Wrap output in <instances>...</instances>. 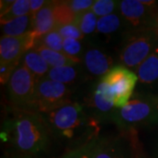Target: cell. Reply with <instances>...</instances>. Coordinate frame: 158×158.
<instances>
[{"mask_svg":"<svg viewBox=\"0 0 158 158\" xmlns=\"http://www.w3.org/2000/svg\"><path fill=\"white\" fill-rule=\"evenodd\" d=\"M0 139L9 151L36 157L48 151L54 142L41 113L6 107Z\"/></svg>","mask_w":158,"mask_h":158,"instance_id":"obj_1","label":"cell"},{"mask_svg":"<svg viewBox=\"0 0 158 158\" xmlns=\"http://www.w3.org/2000/svg\"><path fill=\"white\" fill-rule=\"evenodd\" d=\"M41 115L48 126L54 141L67 148V151L85 146L100 135L101 124L78 100Z\"/></svg>","mask_w":158,"mask_h":158,"instance_id":"obj_2","label":"cell"},{"mask_svg":"<svg viewBox=\"0 0 158 158\" xmlns=\"http://www.w3.org/2000/svg\"><path fill=\"white\" fill-rule=\"evenodd\" d=\"M112 123L119 132L158 128V94L135 90L127 106L117 109Z\"/></svg>","mask_w":158,"mask_h":158,"instance_id":"obj_3","label":"cell"},{"mask_svg":"<svg viewBox=\"0 0 158 158\" xmlns=\"http://www.w3.org/2000/svg\"><path fill=\"white\" fill-rule=\"evenodd\" d=\"M158 41V30L127 31L116 48L118 64L135 72Z\"/></svg>","mask_w":158,"mask_h":158,"instance_id":"obj_4","label":"cell"},{"mask_svg":"<svg viewBox=\"0 0 158 158\" xmlns=\"http://www.w3.org/2000/svg\"><path fill=\"white\" fill-rule=\"evenodd\" d=\"M6 86L7 107L25 110H34L36 79L21 62L11 75Z\"/></svg>","mask_w":158,"mask_h":158,"instance_id":"obj_5","label":"cell"},{"mask_svg":"<svg viewBox=\"0 0 158 158\" xmlns=\"http://www.w3.org/2000/svg\"><path fill=\"white\" fill-rule=\"evenodd\" d=\"M118 12L128 31L158 30V2L156 1H119Z\"/></svg>","mask_w":158,"mask_h":158,"instance_id":"obj_6","label":"cell"},{"mask_svg":"<svg viewBox=\"0 0 158 158\" xmlns=\"http://www.w3.org/2000/svg\"><path fill=\"white\" fill-rule=\"evenodd\" d=\"M100 79L107 96L117 109L127 106L138 85L137 74L121 64L115 65Z\"/></svg>","mask_w":158,"mask_h":158,"instance_id":"obj_7","label":"cell"},{"mask_svg":"<svg viewBox=\"0 0 158 158\" xmlns=\"http://www.w3.org/2000/svg\"><path fill=\"white\" fill-rule=\"evenodd\" d=\"M141 143L137 132L100 135L92 158H137Z\"/></svg>","mask_w":158,"mask_h":158,"instance_id":"obj_8","label":"cell"},{"mask_svg":"<svg viewBox=\"0 0 158 158\" xmlns=\"http://www.w3.org/2000/svg\"><path fill=\"white\" fill-rule=\"evenodd\" d=\"M72 87L50 79L42 78L36 82L34 110L44 113L76 101Z\"/></svg>","mask_w":158,"mask_h":158,"instance_id":"obj_9","label":"cell"},{"mask_svg":"<svg viewBox=\"0 0 158 158\" xmlns=\"http://www.w3.org/2000/svg\"><path fill=\"white\" fill-rule=\"evenodd\" d=\"M85 41L86 48L82 58V65L87 77L94 82L103 77L118 64L117 54L90 40L85 39Z\"/></svg>","mask_w":158,"mask_h":158,"instance_id":"obj_10","label":"cell"},{"mask_svg":"<svg viewBox=\"0 0 158 158\" xmlns=\"http://www.w3.org/2000/svg\"><path fill=\"white\" fill-rule=\"evenodd\" d=\"M82 102L87 112L100 124L112 123L117 108L107 96L101 79L91 82Z\"/></svg>","mask_w":158,"mask_h":158,"instance_id":"obj_11","label":"cell"},{"mask_svg":"<svg viewBox=\"0 0 158 158\" xmlns=\"http://www.w3.org/2000/svg\"><path fill=\"white\" fill-rule=\"evenodd\" d=\"M127 31L124 20L118 11L111 15L99 18L96 33L87 40L110 49L113 48L116 49Z\"/></svg>","mask_w":158,"mask_h":158,"instance_id":"obj_12","label":"cell"},{"mask_svg":"<svg viewBox=\"0 0 158 158\" xmlns=\"http://www.w3.org/2000/svg\"><path fill=\"white\" fill-rule=\"evenodd\" d=\"M38 39L34 32L18 37L1 36L0 62L19 63L24 55L35 47Z\"/></svg>","mask_w":158,"mask_h":158,"instance_id":"obj_13","label":"cell"},{"mask_svg":"<svg viewBox=\"0 0 158 158\" xmlns=\"http://www.w3.org/2000/svg\"><path fill=\"white\" fill-rule=\"evenodd\" d=\"M135 73L138 77L136 90L158 94V41Z\"/></svg>","mask_w":158,"mask_h":158,"instance_id":"obj_14","label":"cell"},{"mask_svg":"<svg viewBox=\"0 0 158 158\" xmlns=\"http://www.w3.org/2000/svg\"><path fill=\"white\" fill-rule=\"evenodd\" d=\"M46 78L68 85L74 89H77L83 83L90 81L86 76L82 63L59 68H51Z\"/></svg>","mask_w":158,"mask_h":158,"instance_id":"obj_15","label":"cell"},{"mask_svg":"<svg viewBox=\"0 0 158 158\" xmlns=\"http://www.w3.org/2000/svg\"><path fill=\"white\" fill-rule=\"evenodd\" d=\"M55 5L56 1H48L45 6L34 15L33 32L38 38L56 28Z\"/></svg>","mask_w":158,"mask_h":158,"instance_id":"obj_16","label":"cell"},{"mask_svg":"<svg viewBox=\"0 0 158 158\" xmlns=\"http://www.w3.org/2000/svg\"><path fill=\"white\" fill-rule=\"evenodd\" d=\"M34 15L31 12L12 19L9 22L1 24V36L18 37L33 32L34 30Z\"/></svg>","mask_w":158,"mask_h":158,"instance_id":"obj_17","label":"cell"},{"mask_svg":"<svg viewBox=\"0 0 158 158\" xmlns=\"http://www.w3.org/2000/svg\"><path fill=\"white\" fill-rule=\"evenodd\" d=\"M20 62L34 75L36 82L40 79L45 78L50 69V67L45 62V60L34 49L27 52L22 57Z\"/></svg>","mask_w":158,"mask_h":158,"instance_id":"obj_18","label":"cell"},{"mask_svg":"<svg viewBox=\"0 0 158 158\" xmlns=\"http://www.w3.org/2000/svg\"><path fill=\"white\" fill-rule=\"evenodd\" d=\"M33 49L39 53L42 56V58L45 60V62L48 64L50 69L59 68V67H63V66L82 63L81 62H78L73 58H70L68 56H66L62 52L52 50V49H49V48L42 47V46H35Z\"/></svg>","mask_w":158,"mask_h":158,"instance_id":"obj_19","label":"cell"},{"mask_svg":"<svg viewBox=\"0 0 158 158\" xmlns=\"http://www.w3.org/2000/svg\"><path fill=\"white\" fill-rule=\"evenodd\" d=\"M98 20V18L94 14L93 11L90 10L77 15L75 24L81 31V33L84 34L85 39H90L96 33Z\"/></svg>","mask_w":158,"mask_h":158,"instance_id":"obj_20","label":"cell"},{"mask_svg":"<svg viewBox=\"0 0 158 158\" xmlns=\"http://www.w3.org/2000/svg\"><path fill=\"white\" fill-rule=\"evenodd\" d=\"M30 12V0H16L6 13L0 15V22L5 24Z\"/></svg>","mask_w":158,"mask_h":158,"instance_id":"obj_21","label":"cell"},{"mask_svg":"<svg viewBox=\"0 0 158 158\" xmlns=\"http://www.w3.org/2000/svg\"><path fill=\"white\" fill-rule=\"evenodd\" d=\"M86 41L75 39H64L62 45V52L70 58L82 62V58L85 54Z\"/></svg>","mask_w":158,"mask_h":158,"instance_id":"obj_22","label":"cell"},{"mask_svg":"<svg viewBox=\"0 0 158 158\" xmlns=\"http://www.w3.org/2000/svg\"><path fill=\"white\" fill-rule=\"evenodd\" d=\"M55 16L56 19L57 26L72 24L75 23L77 19V15L69 7L68 1H56Z\"/></svg>","mask_w":158,"mask_h":158,"instance_id":"obj_23","label":"cell"},{"mask_svg":"<svg viewBox=\"0 0 158 158\" xmlns=\"http://www.w3.org/2000/svg\"><path fill=\"white\" fill-rule=\"evenodd\" d=\"M63 40L64 39L62 38V35L55 29L49 33L40 36L39 39L37 40L35 46H42L52 50L62 52Z\"/></svg>","mask_w":158,"mask_h":158,"instance_id":"obj_24","label":"cell"},{"mask_svg":"<svg viewBox=\"0 0 158 158\" xmlns=\"http://www.w3.org/2000/svg\"><path fill=\"white\" fill-rule=\"evenodd\" d=\"M119 1L115 0H95L90 11H93L97 17L103 18L111 15L118 11Z\"/></svg>","mask_w":158,"mask_h":158,"instance_id":"obj_25","label":"cell"},{"mask_svg":"<svg viewBox=\"0 0 158 158\" xmlns=\"http://www.w3.org/2000/svg\"><path fill=\"white\" fill-rule=\"evenodd\" d=\"M99 136L94 139L93 141H90L89 143L85 144V146H82L72 150H69L59 158H92Z\"/></svg>","mask_w":158,"mask_h":158,"instance_id":"obj_26","label":"cell"},{"mask_svg":"<svg viewBox=\"0 0 158 158\" xmlns=\"http://www.w3.org/2000/svg\"><path fill=\"white\" fill-rule=\"evenodd\" d=\"M56 30L62 35L63 39H75L79 40H85L84 34L81 33L75 23L57 26Z\"/></svg>","mask_w":158,"mask_h":158,"instance_id":"obj_27","label":"cell"},{"mask_svg":"<svg viewBox=\"0 0 158 158\" xmlns=\"http://www.w3.org/2000/svg\"><path fill=\"white\" fill-rule=\"evenodd\" d=\"M94 2V0H70L68 1V4L72 11L77 16L85 11H90Z\"/></svg>","mask_w":158,"mask_h":158,"instance_id":"obj_28","label":"cell"},{"mask_svg":"<svg viewBox=\"0 0 158 158\" xmlns=\"http://www.w3.org/2000/svg\"><path fill=\"white\" fill-rule=\"evenodd\" d=\"M19 63L18 62H0V83L6 85Z\"/></svg>","mask_w":158,"mask_h":158,"instance_id":"obj_29","label":"cell"},{"mask_svg":"<svg viewBox=\"0 0 158 158\" xmlns=\"http://www.w3.org/2000/svg\"><path fill=\"white\" fill-rule=\"evenodd\" d=\"M48 1L45 0H30V11L32 14L35 15L39 11H40Z\"/></svg>","mask_w":158,"mask_h":158,"instance_id":"obj_30","label":"cell"},{"mask_svg":"<svg viewBox=\"0 0 158 158\" xmlns=\"http://www.w3.org/2000/svg\"><path fill=\"white\" fill-rule=\"evenodd\" d=\"M14 3V0H1L0 2V15H3L10 9Z\"/></svg>","mask_w":158,"mask_h":158,"instance_id":"obj_31","label":"cell"},{"mask_svg":"<svg viewBox=\"0 0 158 158\" xmlns=\"http://www.w3.org/2000/svg\"><path fill=\"white\" fill-rule=\"evenodd\" d=\"M2 158H33L30 157L28 156H25L21 154H18L15 152H11V151H7L5 153V155L2 156Z\"/></svg>","mask_w":158,"mask_h":158,"instance_id":"obj_32","label":"cell"},{"mask_svg":"<svg viewBox=\"0 0 158 158\" xmlns=\"http://www.w3.org/2000/svg\"><path fill=\"white\" fill-rule=\"evenodd\" d=\"M152 157L158 158V138L154 142L152 148Z\"/></svg>","mask_w":158,"mask_h":158,"instance_id":"obj_33","label":"cell"},{"mask_svg":"<svg viewBox=\"0 0 158 158\" xmlns=\"http://www.w3.org/2000/svg\"><path fill=\"white\" fill-rule=\"evenodd\" d=\"M137 158H148L146 156V154L144 153V151H143L142 147L140 148V149H139V152H138V155H137Z\"/></svg>","mask_w":158,"mask_h":158,"instance_id":"obj_34","label":"cell"}]
</instances>
